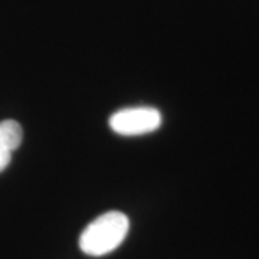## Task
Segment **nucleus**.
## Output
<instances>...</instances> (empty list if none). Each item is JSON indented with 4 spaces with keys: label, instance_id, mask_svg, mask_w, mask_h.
Masks as SVG:
<instances>
[{
    "label": "nucleus",
    "instance_id": "7ed1b4c3",
    "mask_svg": "<svg viewBox=\"0 0 259 259\" xmlns=\"http://www.w3.org/2000/svg\"><path fill=\"white\" fill-rule=\"evenodd\" d=\"M23 131L18 121L5 120L0 122V173L9 166L12 153L20 146Z\"/></svg>",
    "mask_w": 259,
    "mask_h": 259
},
{
    "label": "nucleus",
    "instance_id": "f257e3e1",
    "mask_svg": "<svg viewBox=\"0 0 259 259\" xmlns=\"http://www.w3.org/2000/svg\"><path fill=\"white\" fill-rule=\"evenodd\" d=\"M130 229L128 218L112 210L98 216L79 236V248L90 256L107 255L120 246Z\"/></svg>",
    "mask_w": 259,
    "mask_h": 259
},
{
    "label": "nucleus",
    "instance_id": "f03ea898",
    "mask_svg": "<svg viewBox=\"0 0 259 259\" xmlns=\"http://www.w3.org/2000/svg\"><path fill=\"white\" fill-rule=\"evenodd\" d=\"M161 120L156 108L133 107L114 112L110 117V127L120 136H143L160 128Z\"/></svg>",
    "mask_w": 259,
    "mask_h": 259
}]
</instances>
